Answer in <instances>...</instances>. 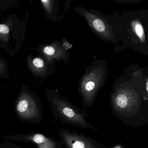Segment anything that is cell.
I'll use <instances>...</instances> for the list:
<instances>
[{"label": "cell", "mask_w": 148, "mask_h": 148, "mask_svg": "<svg viewBox=\"0 0 148 148\" xmlns=\"http://www.w3.org/2000/svg\"><path fill=\"white\" fill-rule=\"evenodd\" d=\"M33 65L34 67L37 70H41L44 68L45 66L44 61L40 58H36L33 60Z\"/></svg>", "instance_id": "cell-6"}, {"label": "cell", "mask_w": 148, "mask_h": 148, "mask_svg": "<svg viewBox=\"0 0 148 148\" xmlns=\"http://www.w3.org/2000/svg\"><path fill=\"white\" fill-rule=\"evenodd\" d=\"M128 99L126 95L120 94L116 97V105L121 109H125L128 106Z\"/></svg>", "instance_id": "cell-4"}, {"label": "cell", "mask_w": 148, "mask_h": 148, "mask_svg": "<svg viewBox=\"0 0 148 148\" xmlns=\"http://www.w3.org/2000/svg\"><path fill=\"white\" fill-rule=\"evenodd\" d=\"M111 148H126L124 147V145L123 144L121 143H119L118 144H116L115 146Z\"/></svg>", "instance_id": "cell-12"}, {"label": "cell", "mask_w": 148, "mask_h": 148, "mask_svg": "<svg viewBox=\"0 0 148 148\" xmlns=\"http://www.w3.org/2000/svg\"><path fill=\"white\" fill-rule=\"evenodd\" d=\"M93 25L98 32H103L105 30V26L104 23L100 19H96L93 22Z\"/></svg>", "instance_id": "cell-5"}, {"label": "cell", "mask_w": 148, "mask_h": 148, "mask_svg": "<svg viewBox=\"0 0 148 148\" xmlns=\"http://www.w3.org/2000/svg\"><path fill=\"white\" fill-rule=\"evenodd\" d=\"M42 1H43L45 2L46 1H47V0H42Z\"/></svg>", "instance_id": "cell-13"}, {"label": "cell", "mask_w": 148, "mask_h": 148, "mask_svg": "<svg viewBox=\"0 0 148 148\" xmlns=\"http://www.w3.org/2000/svg\"><path fill=\"white\" fill-rule=\"evenodd\" d=\"M95 85L94 83L93 82H88L86 83L85 85V89L86 90L88 91H91L94 88Z\"/></svg>", "instance_id": "cell-11"}, {"label": "cell", "mask_w": 148, "mask_h": 148, "mask_svg": "<svg viewBox=\"0 0 148 148\" xmlns=\"http://www.w3.org/2000/svg\"><path fill=\"white\" fill-rule=\"evenodd\" d=\"M17 111L19 117L27 121L36 122L40 121L41 114L34 101L29 97L20 99L17 106Z\"/></svg>", "instance_id": "cell-3"}, {"label": "cell", "mask_w": 148, "mask_h": 148, "mask_svg": "<svg viewBox=\"0 0 148 148\" xmlns=\"http://www.w3.org/2000/svg\"><path fill=\"white\" fill-rule=\"evenodd\" d=\"M44 54L48 56H52L55 53V49L51 46L45 47L43 49Z\"/></svg>", "instance_id": "cell-8"}, {"label": "cell", "mask_w": 148, "mask_h": 148, "mask_svg": "<svg viewBox=\"0 0 148 148\" xmlns=\"http://www.w3.org/2000/svg\"><path fill=\"white\" fill-rule=\"evenodd\" d=\"M59 136L67 148H106L93 138L78 134L76 131L71 132L67 129H62Z\"/></svg>", "instance_id": "cell-1"}, {"label": "cell", "mask_w": 148, "mask_h": 148, "mask_svg": "<svg viewBox=\"0 0 148 148\" xmlns=\"http://www.w3.org/2000/svg\"><path fill=\"white\" fill-rule=\"evenodd\" d=\"M4 139L14 141L32 143L37 148H61V143L55 139L39 133L5 136Z\"/></svg>", "instance_id": "cell-2"}, {"label": "cell", "mask_w": 148, "mask_h": 148, "mask_svg": "<svg viewBox=\"0 0 148 148\" xmlns=\"http://www.w3.org/2000/svg\"><path fill=\"white\" fill-rule=\"evenodd\" d=\"M0 148H19L16 145L11 143H5L0 145Z\"/></svg>", "instance_id": "cell-9"}, {"label": "cell", "mask_w": 148, "mask_h": 148, "mask_svg": "<svg viewBox=\"0 0 148 148\" xmlns=\"http://www.w3.org/2000/svg\"><path fill=\"white\" fill-rule=\"evenodd\" d=\"M9 29L8 26L4 24H0V33L3 34H7L9 32Z\"/></svg>", "instance_id": "cell-10"}, {"label": "cell", "mask_w": 148, "mask_h": 148, "mask_svg": "<svg viewBox=\"0 0 148 148\" xmlns=\"http://www.w3.org/2000/svg\"><path fill=\"white\" fill-rule=\"evenodd\" d=\"M136 32L140 39L143 40L144 39V31L142 25L140 24H136L135 27Z\"/></svg>", "instance_id": "cell-7"}]
</instances>
